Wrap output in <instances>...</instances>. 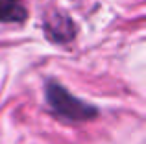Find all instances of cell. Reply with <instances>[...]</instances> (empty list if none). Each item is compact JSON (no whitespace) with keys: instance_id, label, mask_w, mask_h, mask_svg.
Here are the masks:
<instances>
[{"instance_id":"cell-3","label":"cell","mask_w":146,"mask_h":144,"mask_svg":"<svg viewBox=\"0 0 146 144\" xmlns=\"http://www.w3.org/2000/svg\"><path fill=\"white\" fill-rule=\"evenodd\" d=\"M28 18L24 0H0V22L4 24H22Z\"/></svg>"},{"instance_id":"cell-1","label":"cell","mask_w":146,"mask_h":144,"mask_svg":"<svg viewBox=\"0 0 146 144\" xmlns=\"http://www.w3.org/2000/svg\"><path fill=\"white\" fill-rule=\"evenodd\" d=\"M46 102L54 113L57 116L70 122H87L98 116V109L94 105L87 104V102L80 100L78 96H74L72 92H68L61 83L50 81L46 83Z\"/></svg>"},{"instance_id":"cell-2","label":"cell","mask_w":146,"mask_h":144,"mask_svg":"<svg viewBox=\"0 0 146 144\" xmlns=\"http://www.w3.org/2000/svg\"><path fill=\"white\" fill-rule=\"evenodd\" d=\"M43 30L46 37L52 43L57 44H67L76 37V24L68 15L61 11H54L44 17L43 20Z\"/></svg>"}]
</instances>
